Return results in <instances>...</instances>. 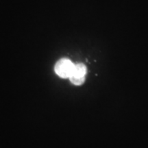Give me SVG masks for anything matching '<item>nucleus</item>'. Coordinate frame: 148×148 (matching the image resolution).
Listing matches in <instances>:
<instances>
[{"label":"nucleus","instance_id":"nucleus-1","mask_svg":"<svg viewBox=\"0 0 148 148\" xmlns=\"http://www.w3.org/2000/svg\"><path fill=\"white\" fill-rule=\"evenodd\" d=\"M74 64L70 59L62 58L55 64L54 71L61 78H69L73 71Z\"/></svg>","mask_w":148,"mask_h":148},{"label":"nucleus","instance_id":"nucleus-2","mask_svg":"<svg viewBox=\"0 0 148 148\" xmlns=\"http://www.w3.org/2000/svg\"><path fill=\"white\" fill-rule=\"evenodd\" d=\"M87 69L84 64L77 63L74 64V67L72 71L69 80L72 84L76 86H80L84 83L86 78Z\"/></svg>","mask_w":148,"mask_h":148}]
</instances>
